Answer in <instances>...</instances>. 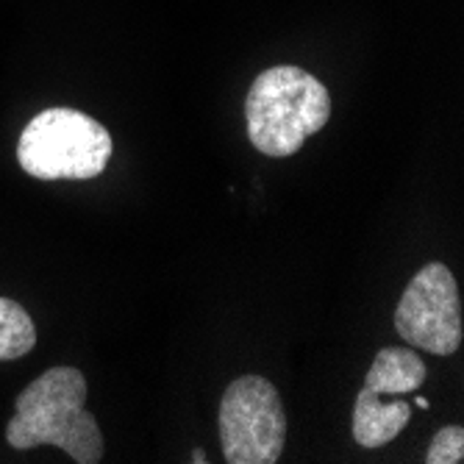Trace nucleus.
I'll return each mask as SVG.
<instances>
[{"instance_id": "nucleus-1", "label": "nucleus", "mask_w": 464, "mask_h": 464, "mask_svg": "<svg viewBox=\"0 0 464 464\" xmlns=\"http://www.w3.org/2000/svg\"><path fill=\"white\" fill-rule=\"evenodd\" d=\"M87 378L75 367H51L31 382L14 403L6 442L17 450L56 445L78 464L103 459V434L87 411Z\"/></svg>"}, {"instance_id": "nucleus-2", "label": "nucleus", "mask_w": 464, "mask_h": 464, "mask_svg": "<svg viewBox=\"0 0 464 464\" xmlns=\"http://www.w3.org/2000/svg\"><path fill=\"white\" fill-rule=\"evenodd\" d=\"M331 95L325 83L295 64H278L256 75L245 98L247 140L270 159L295 156L309 137L325 129Z\"/></svg>"}, {"instance_id": "nucleus-3", "label": "nucleus", "mask_w": 464, "mask_h": 464, "mask_svg": "<svg viewBox=\"0 0 464 464\" xmlns=\"http://www.w3.org/2000/svg\"><path fill=\"white\" fill-rule=\"evenodd\" d=\"M111 150L114 142L106 125L87 111L53 106L23 129L17 161L39 181H90L106 170Z\"/></svg>"}, {"instance_id": "nucleus-4", "label": "nucleus", "mask_w": 464, "mask_h": 464, "mask_svg": "<svg viewBox=\"0 0 464 464\" xmlns=\"http://www.w3.org/2000/svg\"><path fill=\"white\" fill-rule=\"evenodd\" d=\"M429 367L411 348H382L367 370L353 406V440L367 448L390 445L411 420L409 398L426 384Z\"/></svg>"}, {"instance_id": "nucleus-5", "label": "nucleus", "mask_w": 464, "mask_h": 464, "mask_svg": "<svg viewBox=\"0 0 464 464\" xmlns=\"http://www.w3.org/2000/svg\"><path fill=\"white\" fill-rule=\"evenodd\" d=\"M220 442L228 464H276L286 442V411L262 375H239L220 401Z\"/></svg>"}, {"instance_id": "nucleus-6", "label": "nucleus", "mask_w": 464, "mask_h": 464, "mask_svg": "<svg viewBox=\"0 0 464 464\" xmlns=\"http://www.w3.org/2000/svg\"><path fill=\"white\" fill-rule=\"evenodd\" d=\"M395 331L411 348L450 356L461 345V298L448 265L431 262L403 289L395 309Z\"/></svg>"}, {"instance_id": "nucleus-7", "label": "nucleus", "mask_w": 464, "mask_h": 464, "mask_svg": "<svg viewBox=\"0 0 464 464\" xmlns=\"http://www.w3.org/2000/svg\"><path fill=\"white\" fill-rule=\"evenodd\" d=\"M36 345L31 314L12 298H0V362H14Z\"/></svg>"}, {"instance_id": "nucleus-8", "label": "nucleus", "mask_w": 464, "mask_h": 464, "mask_svg": "<svg viewBox=\"0 0 464 464\" xmlns=\"http://www.w3.org/2000/svg\"><path fill=\"white\" fill-rule=\"evenodd\" d=\"M464 461V429L445 426L434 434L431 448L426 453V464H459Z\"/></svg>"}, {"instance_id": "nucleus-9", "label": "nucleus", "mask_w": 464, "mask_h": 464, "mask_svg": "<svg viewBox=\"0 0 464 464\" xmlns=\"http://www.w3.org/2000/svg\"><path fill=\"white\" fill-rule=\"evenodd\" d=\"M414 406H417V409H429L431 403H429V398H423V395H417V398H414Z\"/></svg>"}]
</instances>
